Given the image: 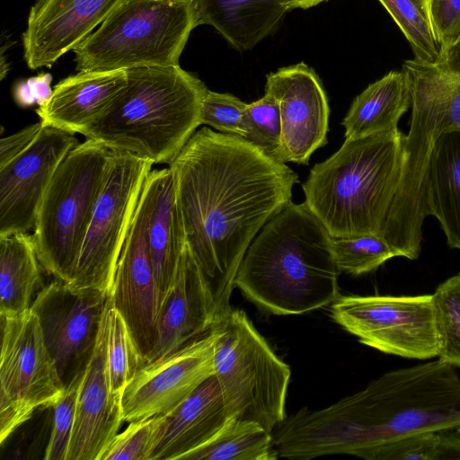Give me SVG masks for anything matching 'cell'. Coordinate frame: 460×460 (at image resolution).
Instances as JSON below:
<instances>
[{"instance_id": "obj_1", "label": "cell", "mask_w": 460, "mask_h": 460, "mask_svg": "<svg viewBox=\"0 0 460 460\" xmlns=\"http://www.w3.org/2000/svg\"><path fill=\"white\" fill-rule=\"evenodd\" d=\"M169 168L187 244L211 292L217 324L232 308L234 279L250 244L291 201L298 175L243 137L206 126Z\"/></svg>"}, {"instance_id": "obj_2", "label": "cell", "mask_w": 460, "mask_h": 460, "mask_svg": "<svg viewBox=\"0 0 460 460\" xmlns=\"http://www.w3.org/2000/svg\"><path fill=\"white\" fill-rule=\"evenodd\" d=\"M459 428L460 375L438 358L385 372L326 408H302L272 438L279 457L308 460Z\"/></svg>"}, {"instance_id": "obj_3", "label": "cell", "mask_w": 460, "mask_h": 460, "mask_svg": "<svg viewBox=\"0 0 460 460\" xmlns=\"http://www.w3.org/2000/svg\"><path fill=\"white\" fill-rule=\"evenodd\" d=\"M331 235L305 202L290 201L258 233L238 269L234 287L260 309L302 314L339 296Z\"/></svg>"}, {"instance_id": "obj_4", "label": "cell", "mask_w": 460, "mask_h": 460, "mask_svg": "<svg viewBox=\"0 0 460 460\" xmlns=\"http://www.w3.org/2000/svg\"><path fill=\"white\" fill-rule=\"evenodd\" d=\"M402 70L411 87V117L401 178L382 236L398 257L416 260L428 217L425 185L432 149L444 132L460 128V44L435 61L407 59Z\"/></svg>"}, {"instance_id": "obj_5", "label": "cell", "mask_w": 460, "mask_h": 460, "mask_svg": "<svg viewBox=\"0 0 460 460\" xmlns=\"http://www.w3.org/2000/svg\"><path fill=\"white\" fill-rule=\"evenodd\" d=\"M399 128L347 139L303 183L305 203L332 237L382 236L402 168Z\"/></svg>"}, {"instance_id": "obj_6", "label": "cell", "mask_w": 460, "mask_h": 460, "mask_svg": "<svg viewBox=\"0 0 460 460\" xmlns=\"http://www.w3.org/2000/svg\"><path fill=\"white\" fill-rule=\"evenodd\" d=\"M110 111L82 135L154 164H170L201 125L206 85L180 65L126 70Z\"/></svg>"}, {"instance_id": "obj_7", "label": "cell", "mask_w": 460, "mask_h": 460, "mask_svg": "<svg viewBox=\"0 0 460 460\" xmlns=\"http://www.w3.org/2000/svg\"><path fill=\"white\" fill-rule=\"evenodd\" d=\"M197 26L193 0H125L73 49L75 70L178 66Z\"/></svg>"}, {"instance_id": "obj_8", "label": "cell", "mask_w": 460, "mask_h": 460, "mask_svg": "<svg viewBox=\"0 0 460 460\" xmlns=\"http://www.w3.org/2000/svg\"><path fill=\"white\" fill-rule=\"evenodd\" d=\"M114 151L86 138L64 158L38 211L33 240L41 267L69 283Z\"/></svg>"}, {"instance_id": "obj_9", "label": "cell", "mask_w": 460, "mask_h": 460, "mask_svg": "<svg viewBox=\"0 0 460 460\" xmlns=\"http://www.w3.org/2000/svg\"><path fill=\"white\" fill-rule=\"evenodd\" d=\"M218 323L222 334L216 347L214 375L229 413L272 433L287 418L290 367L274 353L243 310L231 308Z\"/></svg>"}, {"instance_id": "obj_10", "label": "cell", "mask_w": 460, "mask_h": 460, "mask_svg": "<svg viewBox=\"0 0 460 460\" xmlns=\"http://www.w3.org/2000/svg\"><path fill=\"white\" fill-rule=\"evenodd\" d=\"M332 319L361 344L412 359L438 358L433 295L339 296Z\"/></svg>"}, {"instance_id": "obj_11", "label": "cell", "mask_w": 460, "mask_h": 460, "mask_svg": "<svg viewBox=\"0 0 460 460\" xmlns=\"http://www.w3.org/2000/svg\"><path fill=\"white\" fill-rule=\"evenodd\" d=\"M153 163L114 151L69 284L111 295L118 261Z\"/></svg>"}, {"instance_id": "obj_12", "label": "cell", "mask_w": 460, "mask_h": 460, "mask_svg": "<svg viewBox=\"0 0 460 460\" xmlns=\"http://www.w3.org/2000/svg\"><path fill=\"white\" fill-rule=\"evenodd\" d=\"M0 442L39 407L54 406L65 393L37 315L30 309L2 318Z\"/></svg>"}, {"instance_id": "obj_13", "label": "cell", "mask_w": 460, "mask_h": 460, "mask_svg": "<svg viewBox=\"0 0 460 460\" xmlns=\"http://www.w3.org/2000/svg\"><path fill=\"white\" fill-rule=\"evenodd\" d=\"M110 296L57 279L43 288L31 304L65 390L85 374Z\"/></svg>"}, {"instance_id": "obj_14", "label": "cell", "mask_w": 460, "mask_h": 460, "mask_svg": "<svg viewBox=\"0 0 460 460\" xmlns=\"http://www.w3.org/2000/svg\"><path fill=\"white\" fill-rule=\"evenodd\" d=\"M222 334L219 323L181 349L139 368L122 394L127 422L167 413L215 374L214 358Z\"/></svg>"}, {"instance_id": "obj_15", "label": "cell", "mask_w": 460, "mask_h": 460, "mask_svg": "<svg viewBox=\"0 0 460 460\" xmlns=\"http://www.w3.org/2000/svg\"><path fill=\"white\" fill-rule=\"evenodd\" d=\"M78 144L75 134L44 124L31 146L0 169V237L33 231L53 175Z\"/></svg>"}, {"instance_id": "obj_16", "label": "cell", "mask_w": 460, "mask_h": 460, "mask_svg": "<svg viewBox=\"0 0 460 460\" xmlns=\"http://www.w3.org/2000/svg\"><path fill=\"white\" fill-rule=\"evenodd\" d=\"M265 93L278 101L286 163L308 164L328 143L330 107L314 70L301 62L266 75Z\"/></svg>"}, {"instance_id": "obj_17", "label": "cell", "mask_w": 460, "mask_h": 460, "mask_svg": "<svg viewBox=\"0 0 460 460\" xmlns=\"http://www.w3.org/2000/svg\"><path fill=\"white\" fill-rule=\"evenodd\" d=\"M146 224V211L139 199L111 291L112 305L125 320L144 364L155 342L164 296L147 246Z\"/></svg>"}, {"instance_id": "obj_18", "label": "cell", "mask_w": 460, "mask_h": 460, "mask_svg": "<svg viewBox=\"0 0 460 460\" xmlns=\"http://www.w3.org/2000/svg\"><path fill=\"white\" fill-rule=\"evenodd\" d=\"M125 0H36L22 35L31 69L50 67L99 27Z\"/></svg>"}, {"instance_id": "obj_19", "label": "cell", "mask_w": 460, "mask_h": 460, "mask_svg": "<svg viewBox=\"0 0 460 460\" xmlns=\"http://www.w3.org/2000/svg\"><path fill=\"white\" fill-rule=\"evenodd\" d=\"M109 302L93 356L79 387L75 423L66 460H101L124 421L122 398L111 394L108 374Z\"/></svg>"}, {"instance_id": "obj_20", "label": "cell", "mask_w": 460, "mask_h": 460, "mask_svg": "<svg viewBox=\"0 0 460 460\" xmlns=\"http://www.w3.org/2000/svg\"><path fill=\"white\" fill-rule=\"evenodd\" d=\"M215 325L211 292L186 244L174 278L164 294L155 342L144 365L181 349L206 334Z\"/></svg>"}, {"instance_id": "obj_21", "label": "cell", "mask_w": 460, "mask_h": 460, "mask_svg": "<svg viewBox=\"0 0 460 460\" xmlns=\"http://www.w3.org/2000/svg\"><path fill=\"white\" fill-rule=\"evenodd\" d=\"M231 417L213 375L177 407L160 415L149 460H184L211 440Z\"/></svg>"}, {"instance_id": "obj_22", "label": "cell", "mask_w": 460, "mask_h": 460, "mask_svg": "<svg viewBox=\"0 0 460 460\" xmlns=\"http://www.w3.org/2000/svg\"><path fill=\"white\" fill-rule=\"evenodd\" d=\"M127 83L126 70L78 71L58 83L36 112L45 125L82 135L107 115Z\"/></svg>"}, {"instance_id": "obj_23", "label": "cell", "mask_w": 460, "mask_h": 460, "mask_svg": "<svg viewBox=\"0 0 460 460\" xmlns=\"http://www.w3.org/2000/svg\"><path fill=\"white\" fill-rule=\"evenodd\" d=\"M146 217L147 246L163 295L171 285L187 244L177 188L172 170H151L140 195Z\"/></svg>"}, {"instance_id": "obj_24", "label": "cell", "mask_w": 460, "mask_h": 460, "mask_svg": "<svg viewBox=\"0 0 460 460\" xmlns=\"http://www.w3.org/2000/svg\"><path fill=\"white\" fill-rule=\"evenodd\" d=\"M199 25L212 26L236 50L270 35L288 8L279 0H193Z\"/></svg>"}, {"instance_id": "obj_25", "label": "cell", "mask_w": 460, "mask_h": 460, "mask_svg": "<svg viewBox=\"0 0 460 460\" xmlns=\"http://www.w3.org/2000/svg\"><path fill=\"white\" fill-rule=\"evenodd\" d=\"M427 216L440 223L450 248L460 250V128L444 132L432 149L425 185Z\"/></svg>"}, {"instance_id": "obj_26", "label": "cell", "mask_w": 460, "mask_h": 460, "mask_svg": "<svg viewBox=\"0 0 460 460\" xmlns=\"http://www.w3.org/2000/svg\"><path fill=\"white\" fill-rule=\"evenodd\" d=\"M411 106L406 73L394 70L370 84L356 96L341 125L347 139H356L398 128L401 117Z\"/></svg>"}, {"instance_id": "obj_27", "label": "cell", "mask_w": 460, "mask_h": 460, "mask_svg": "<svg viewBox=\"0 0 460 460\" xmlns=\"http://www.w3.org/2000/svg\"><path fill=\"white\" fill-rule=\"evenodd\" d=\"M40 267L32 234L0 237L1 318L15 317L31 309L40 279Z\"/></svg>"}, {"instance_id": "obj_28", "label": "cell", "mask_w": 460, "mask_h": 460, "mask_svg": "<svg viewBox=\"0 0 460 460\" xmlns=\"http://www.w3.org/2000/svg\"><path fill=\"white\" fill-rule=\"evenodd\" d=\"M272 433L260 424L231 417L217 434L184 460H276Z\"/></svg>"}, {"instance_id": "obj_29", "label": "cell", "mask_w": 460, "mask_h": 460, "mask_svg": "<svg viewBox=\"0 0 460 460\" xmlns=\"http://www.w3.org/2000/svg\"><path fill=\"white\" fill-rule=\"evenodd\" d=\"M144 366L143 358L128 327L112 305L108 306L107 367L111 392L121 397L125 388Z\"/></svg>"}, {"instance_id": "obj_30", "label": "cell", "mask_w": 460, "mask_h": 460, "mask_svg": "<svg viewBox=\"0 0 460 460\" xmlns=\"http://www.w3.org/2000/svg\"><path fill=\"white\" fill-rule=\"evenodd\" d=\"M409 42L414 58L435 61L441 53L431 27L429 0H378Z\"/></svg>"}, {"instance_id": "obj_31", "label": "cell", "mask_w": 460, "mask_h": 460, "mask_svg": "<svg viewBox=\"0 0 460 460\" xmlns=\"http://www.w3.org/2000/svg\"><path fill=\"white\" fill-rule=\"evenodd\" d=\"M432 295L438 358L460 367V272L440 283Z\"/></svg>"}, {"instance_id": "obj_32", "label": "cell", "mask_w": 460, "mask_h": 460, "mask_svg": "<svg viewBox=\"0 0 460 460\" xmlns=\"http://www.w3.org/2000/svg\"><path fill=\"white\" fill-rule=\"evenodd\" d=\"M330 248L340 271L353 276L371 272L386 261L398 257L383 236L375 234L331 236Z\"/></svg>"}, {"instance_id": "obj_33", "label": "cell", "mask_w": 460, "mask_h": 460, "mask_svg": "<svg viewBox=\"0 0 460 460\" xmlns=\"http://www.w3.org/2000/svg\"><path fill=\"white\" fill-rule=\"evenodd\" d=\"M243 128L244 139L266 155L286 164L279 107L273 95L265 93L259 100L247 103Z\"/></svg>"}, {"instance_id": "obj_34", "label": "cell", "mask_w": 460, "mask_h": 460, "mask_svg": "<svg viewBox=\"0 0 460 460\" xmlns=\"http://www.w3.org/2000/svg\"><path fill=\"white\" fill-rule=\"evenodd\" d=\"M160 415L129 422L119 433L101 457V460H149L150 451Z\"/></svg>"}, {"instance_id": "obj_35", "label": "cell", "mask_w": 460, "mask_h": 460, "mask_svg": "<svg viewBox=\"0 0 460 460\" xmlns=\"http://www.w3.org/2000/svg\"><path fill=\"white\" fill-rule=\"evenodd\" d=\"M247 103L231 93L207 90L201 104V125L225 134L243 137V120Z\"/></svg>"}, {"instance_id": "obj_36", "label": "cell", "mask_w": 460, "mask_h": 460, "mask_svg": "<svg viewBox=\"0 0 460 460\" xmlns=\"http://www.w3.org/2000/svg\"><path fill=\"white\" fill-rule=\"evenodd\" d=\"M438 433L403 437L356 451L352 456L366 460H431Z\"/></svg>"}, {"instance_id": "obj_37", "label": "cell", "mask_w": 460, "mask_h": 460, "mask_svg": "<svg viewBox=\"0 0 460 460\" xmlns=\"http://www.w3.org/2000/svg\"><path fill=\"white\" fill-rule=\"evenodd\" d=\"M83 379V378H82ZM82 379L65 390L53 406V427L44 459L66 460L71 441L79 387Z\"/></svg>"}, {"instance_id": "obj_38", "label": "cell", "mask_w": 460, "mask_h": 460, "mask_svg": "<svg viewBox=\"0 0 460 460\" xmlns=\"http://www.w3.org/2000/svg\"><path fill=\"white\" fill-rule=\"evenodd\" d=\"M428 11L441 52L460 44V0H429Z\"/></svg>"}, {"instance_id": "obj_39", "label": "cell", "mask_w": 460, "mask_h": 460, "mask_svg": "<svg viewBox=\"0 0 460 460\" xmlns=\"http://www.w3.org/2000/svg\"><path fill=\"white\" fill-rule=\"evenodd\" d=\"M43 126L44 124L40 120L2 138L0 140V169L24 153L34 142Z\"/></svg>"}, {"instance_id": "obj_40", "label": "cell", "mask_w": 460, "mask_h": 460, "mask_svg": "<svg viewBox=\"0 0 460 460\" xmlns=\"http://www.w3.org/2000/svg\"><path fill=\"white\" fill-rule=\"evenodd\" d=\"M460 432L456 429L438 433L431 460H459Z\"/></svg>"}, {"instance_id": "obj_41", "label": "cell", "mask_w": 460, "mask_h": 460, "mask_svg": "<svg viewBox=\"0 0 460 460\" xmlns=\"http://www.w3.org/2000/svg\"><path fill=\"white\" fill-rule=\"evenodd\" d=\"M52 75L49 73H41L35 77L28 79L31 94L39 106L49 100L52 93L50 83Z\"/></svg>"}, {"instance_id": "obj_42", "label": "cell", "mask_w": 460, "mask_h": 460, "mask_svg": "<svg viewBox=\"0 0 460 460\" xmlns=\"http://www.w3.org/2000/svg\"><path fill=\"white\" fill-rule=\"evenodd\" d=\"M13 95L15 101L22 106L31 105L35 102L28 80L15 85Z\"/></svg>"}, {"instance_id": "obj_43", "label": "cell", "mask_w": 460, "mask_h": 460, "mask_svg": "<svg viewBox=\"0 0 460 460\" xmlns=\"http://www.w3.org/2000/svg\"><path fill=\"white\" fill-rule=\"evenodd\" d=\"M288 11L293 9H308L327 0H279Z\"/></svg>"}, {"instance_id": "obj_44", "label": "cell", "mask_w": 460, "mask_h": 460, "mask_svg": "<svg viewBox=\"0 0 460 460\" xmlns=\"http://www.w3.org/2000/svg\"><path fill=\"white\" fill-rule=\"evenodd\" d=\"M458 432H460V428L456 429Z\"/></svg>"}]
</instances>
